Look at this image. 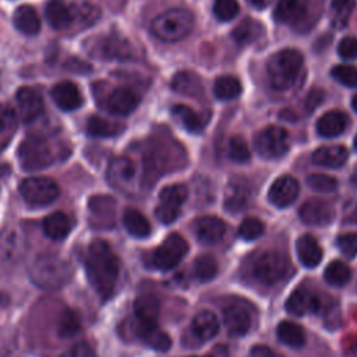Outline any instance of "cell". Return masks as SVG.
Instances as JSON below:
<instances>
[{
  "instance_id": "obj_39",
  "label": "cell",
  "mask_w": 357,
  "mask_h": 357,
  "mask_svg": "<svg viewBox=\"0 0 357 357\" xmlns=\"http://www.w3.org/2000/svg\"><path fill=\"white\" fill-rule=\"evenodd\" d=\"M79 331V319L78 315L71 310V308H64L57 319V326H56V332L57 336L61 339L66 337H71L74 335H77Z\"/></svg>"
},
{
  "instance_id": "obj_28",
  "label": "cell",
  "mask_w": 357,
  "mask_h": 357,
  "mask_svg": "<svg viewBox=\"0 0 357 357\" xmlns=\"http://www.w3.org/2000/svg\"><path fill=\"white\" fill-rule=\"evenodd\" d=\"M45 18L53 29H66L74 20L73 11L61 0H50L46 4Z\"/></svg>"
},
{
  "instance_id": "obj_17",
  "label": "cell",
  "mask_w": 357,
  "mask_h": 357,
  "mask_svg": "<svg viewBox=\"0 0 357 357\" xmlns=\"http://www.w3.org/2000/svg\"><path fill=\"white\" fill-rule=\"evenodd\" d=\"M284 307L291 315L314 314L321 308V300L314 291L300 287L290 294Z\"/></svg>"
},
{
  "instance_id": "obj_35",
  "label": "cell",
  "mask_w": 357,
  "mask_h": 357,
  "mask_svg": "<svg viewBox=\"0 0 357 357\" xmlns=\"http://www.w3.org/2000/svg\"><path fill=\"white\" fill-rule=\"evenodd\" d=\"M89 211L100 226H112L114 215V201L109 197H93L89 201Z\"/></svg>"
},
{
  "instance_id": "obj_37",
  "label": "cell",
  "mask_w": 357,
  "mask_h": 357,
  "mask_svg": "<svg viewBox=\"0 0 357 357\" xmlns=\"http://www.w3.org/2000/svg\"><path fill=\"white\" fill-rule=\"evenodd\" d=\"M213 93L220 100H233L241 93V84L233 75H222L213 82Z\"/></svg>"
},
{
  "instance_id": "obj_12",
  "label": "cell",
  "mask_w": 357,
  "mask_h": 357,
  "mask_svg": "<svg viewBox=\"0 0 357 357\" xmlns=\"http://www.w3.org/2000/svg\"><path fill=\"white\" fill-rule=\"evenodd\" d=\"M300 192V184L293 176H280L269 187L268 198L271 204L278 208H287L291 205Z\"/></svg>"
},
{
  "instance_id": "obj_32",
  "label": "cell",
  "mask_w": 357,
  "mask_h": 357,
  "mask_svg": "<svg viewBox=\"0 0 357 357\" xmlns=\"http://www.w3.org/2000/svg\"><path fill=\"white\" fill-rule=\"evenodd\" d=\"M134 174H135V166L130 158L119 156L110 162L107 176L114 185L131 181Z\"/></svg>"
},
{
  "instance_id": "obj_36",
  "label": "cell",
  "mask_w": 357,
  "mask_h": 357,
  "mask_svg": "<svg viewBox=\"0 0 357 357\" xmlns=\"http://www.w3.org/2000/svg\"><path fill=\"white\" fill-rule=\"evenodd\" d=\"M123 130V126L110 121L107 119H103L100 116H91L86 121V131L92 137L99 138H110L120 134Z\"/></svg>"
},
{
  "instance_id": "obj_26",
  "label": "cell",
  "mask_w": 357,
  "mask_h": 357,
  "mask_svg": "<svg viewBox=\"0 0 357 357\" xmlns=\"http://www.w3.org/2000/svg\"><path fill=\"white\" fill-rule=\"evenodd\" d=\"M191 331L199 340H211L219 332L218 317L208 310H202L192 318Z\"/></svg>"
},
{
  "instance_id": "obj_25",
  "label": "cell",
  "mask_w": 357,
  "mask_h": 357,
  "mask_svg": "<svg viewBox=\"0 0 357 357\" xmlns=\"http://www.w3.org/2000/svg\"><path fill=\"white\" fill-rule=\"evenodd\" d=\"M347 126V116L339 110H331L322 114L317 121V131L321 137L333 138L340 135Z\"/></svg>"
},
{
  "instance_id": "obj_38",
  "label": "cell",
  "mask_w": 357,
  "mask_h": 357,
  "mask_svg": "<svg viewBox=\"0 0 357 357\" xmlns=\"http://www.w3.org/2000/svg\"><path fill=\"white\" fill-rule=\"evenodd\" d=\"M276 333H278L279 340L290 347H300L305 343L304 331L301 329L300 325H297L294 322H290V321L280 322L278 325Z\"/></svg>"
},
{
  "instance_id": "obj_8",
  "label": "cell",
  "mask_w": 357,
  "mask_h": 357,
  "mask_svg": "<svg viewBox=\"0 0 357 357\" xmlns=\"http://www.w3.org/2000/svg\"><path fill=\"white\" fill-rule=\"evenodd\" d=\"M254 146L259 156L265 159H278L289 149V134L279 126H269L255 135Z\"/></svg>"
},
{
  "instance_id": "obj_16",
  "label": "cell",
  "mask_w": 357,
  "mask_h": 357,
  "mask_svg": "<svg viewBox=\"0 0 357 357\" xmlns=\"http://www.w3.org/2000/svg\"><path fill=\"white\" fill-rule=\"evenodd\" d=\"M53 102L64 112H73L81 107L84 98L79 88L71 81H60L50 91Z\"/></svg>"
},
{
  "instance_id": "obj_3",
  "label": "cell",
  "mask_w": 357,
  "mask_h": 357,
  "mask_svg": "<svg viewBox=\"0 0 357 357\" xmlns=\"http://www.w3.org/2000/svg\"><path fill=\"white\" fill-rule=\"evenodd\" d=\"M73 276L71 264L56 252H43L29 265V278L40 289L57 290Z\"/></svg>"
},
{
  "instance_id": "obj_40",
  "label": "cell",
  "mask_w": 357,
  "mask_h": 357,
  "mask_svg": "<svg viewBox=\"0 0 357 357\" xmlns=\"http://www.w3.org/2000/svg\"><path fill=\"white\" fill-rule=\"evenodd\" d=\"M354 1L353 0H332L331 4V21L337 29L344 28L353 14Z\"/></svg>"
},
{
  "instance_id": "obj_54",
  "label": "cell",
  "mask_w": 357,
  "mask_h": 357,
  "mask_svg": "<svg viewBox=\"0 0 357 357\" xmlns=\"http://www.w3.org/2000/svg\"><path fill=\"white\" fill-rule=\"evenodd\" d=\"M271 1L272 0H247V3L255 8H265L271 4Z\"/></svg>"
},
{
  "instance_id": "obj_48",
  "label": "cell",
  "mask_w": 357,
  "mask_h": 357,
  "mask_svg": "<svg viewBox=\"0 0 357 357\" xmlns=\"http://www.w3.org/2000/svg\"><path fill=\"white\" fill-rule=\"evenodd\" d=\"M264 233V223L257 218H245L238 226V236L243 240H255Z\"/></svg>"
},
{
  "instance_id": "obj_47",
  "label": "cell",
  "mask_w": 357,
  "mask_h": 357,
  "mask_svg": "<svg viewBox=\"0 0 357 357\" xmlns=\"http://www.w3.org/2000/svg\"><path fill=\"white\" fill-rule=\"evenodd\" d=\"M308 185L318 192H332L337 188V181L332 176L328 174H321V173H314L307 177Z\"/></svg>"
},
{
  "instance_id": "obj_42",
  "label": "cell",
  "mask_w": 357,
  "mask_h": 357,
  "mask_svg": "<svg viewBox=\"0 0 357 357\" xmlns=\"http://www.w3.org/2000/svg\"><path fill=\"white\" fill-rule=\"evenodd\" d=\"M192 273L197 280L208 282L213 279L218 273V262L211 255H201L194 261Z\"/></svg>"
},
{
  "instance_id": "obj_31",
  "label": "cell",
  "mask_w": 357,
  "mask_h": 357,
  "mask_svg": "<svg viewBox=\"0 0 357 357\" xmlns=\"http://www.w3.org/2000/svg\"><path fill=\"white\" fill-rule=\"evenodd\" d=\"M172 114L174 119L190 132H201L205 127L204 116L194 112L185 105H176L172 107Z\"/></svg>"
},
{
  "instance_id": "obj_18",
  "label": "cell",
  "mask_w": 357,
  "mask_h": 357,
  "mask_svg": "<svg viewBox=\"0 0 357 357\" xmlns=\"http://www.w3.org/2000/svg\"><path fill=\"white\" fill-rule=\"evenodd\" d=\"M194 233L202 244H216L223 238L226 225L218 216H201L194 223Z\"/></svg>"
},
{
  "instance_id": "obj_14",
  "label": "cell",
  "mask_w": 357,
  "mask_h": 357,
  "mask_svg": "<svg viewBox=\"0 0 357 357\" xmlns=\"http://www.w3.org/2000/svg\"><path fill=\"white\" fill-rule=\"evenodd\" d=\"M139 103V96L127 86L114 88L105 100V109L116 116L131 114Z\"/></svg>"
},
{
  "instance_id": "obj_7",
  "label": "cell",
  "mask_w": 357,
  "mask_h": 357,
  "mask_svg": "<svg viewBox=\"0 0 357 357\" xmlns=\"http://www.w3.org/2000/svg\"><path fill=\"white\" fill-rule=\"evenodd\" d=\"M20 194L28 205L45 206L57 199L60 188L59 184L50 177L33 176L21 181Z\"/></svg>"
},
{
  "instance_id": "obj_30",
  "label": "cell",
  "mask_w": 357,
  "mask_h": 357,
  "mask_svg": "<svg viewBox=\"0 0 357 357\" xmlns=\"http://www.w3.org/2000/svg\"><path fill=\"white\" fill-rule=\"evenodd\" d=\"M99 50L105 59L127 60L132 56L131 45L119 36H109L102 43H99Z\"/></svg>"
},
{
  "instance_id": "obj_6",
  "label": "cell",
  "mask_w": 357,
  "mask_h": 357,
  "mask_svg": "<svg viewBox=\"0 0 357 357\" xmlns=\"http://www.w3.org/2000/svg\"><path fill=\"white\" fill-rule=\"evenodd\" d=\"M194 17L185 8H170L152 20V33L165 42H177L184 39L192 29Z\"/></svg>"
},
{
  "instance_id": "obj_44",
  "label": "cell",
  "mask_w": 357,
  "mask_h": 357,
  "mask_svg": "<svg viewBox=\"0 0 357 357\" xmlns=\"http://www.w3.org/2000/svg\"><path fill=\"white\" fill-rule=\"evenodd\" d=\"M250 156L251 153L247 141L240 135L231 137L229 141V158L236 163H245Z\"/></svg>"
},
{
  "instance_id": "obj_22",
  "label": "cell",
  "mask_w": 357,
  "mask_h": 357,
  "mask_svg": "<svg viewBox=\"0 0 357 357\" xmlns=\"http://www.w3.org/2000/svg\"><path fill=\"white\" fill-rule=\"evenodd\" d=\"M74 226V222L71 219V216H68L64 212H53L50 215H47L43 220V231L45 234L52 238V240H57L61 241L63 238H66L71 229Z\"/></svg>"
},
{
  "instance_id": "obj_52",
  "label": "cell",
  "mask_w": 357,
  "mask_h": 357,
  "mask_svg": "<svg viewBox=\"0 0 357 357\" xmlns=\"http://www.w3.org/2000/svg\"><path fill=\"white\" fill-rule=\"evenodd\" d=\"M60 357H98V356L89 344L81 342V343L71 346Z\"/></svg>"
},
{
  "instance_id": "obj_13",
  "label": "cell",
  "mask_w": 357,
  "mask_h": 357,
  "mask_svg": "<svg viewBox=\"0 0 357 357\" xmlns=\"http://www.w3.org/2000/svg\"><path fill=\"white\" fill-rule=\"evenodd\" d=\"M20 117L24 123L36 120L43 113V98L40 92L31 86H21L15 95Z\"/></svg>"
},
{
  "instance_id": "obj_56",
  "label": "cell",
  "mask_w": 357,
  "mask_h": 357,
  "mask_svg": "<svg viewBox=\"0 0 357 357\" xmlns=\"http://www.w3.org/2000/svg\"><path fill=\"white\" fill-rule=\"evenodd\" d=\"M354 148L357 149V135H356V138H354Z\"/></svg>"
},
{
  "instance_id": "obj_50",
  "label": "cell",
  "mask_w": 357,
  "mask_h": 357,
  "mask_svg": "<svg viewBox=\"0 0 357 357\" xmlns=\"http://www.w3.org/2000/svg\"><path fill=\"white\" fill-rule=\"evenodd\" d=\"M337 53L342 59L346 60L357 59V39L351 36L343 38L337 46Z\"/></svg>"
},
{
  "instance_id": "obj_43",
  "label": "cell",
  "mask_w": 357,
  "mask_h": 357,
  "mask_svg": "<svg viewBox=\"0 0 357 357\" xmlns=\"http://www.w3.org/2000/svg\"><path fill=\"white\" fill-rule=\"evenodd\" d=\"M17 128V116L14 110L6 105H0V148H3L13 137Z\"/></svg>"
},
{
  "instance_id": "obj_9",
  "label": "cell",
  "mask_w": 357,
  "mask_h": 357,
  "mask_svg": "<svg viewBox=\"0 0 357 357\" xmlns=\"http://www.w3.org/2000/svg\"><path fill=\"white\" fill-rule=\"evenodd\" d=\"M188 251L187 241L177 233H173L165 238V241L153 251L152 265L159 271H170L178 265Z\"/></svg>"
},
{
  "instance_id": "obj_20",
  "label": "cell",
  "mask_w": 357,
  "mask_h": 357,
  "mask_svg": "<svg viewBox=\"0 0 357 357\" xmlns=\"http://www.w3.org/2000/svg\"><path fill=\"white\" fill-rule=\"evenodd\" d=\"M160 303L153 294H141L134 301V315L139 325H156Z\"/></svg>"
},
{
  "instance_id": "obj_51",
  "label": "cell",
  "mask_w": 357,
  "mask_h": 357,
  "mask_svg": "<svg viewBox=\"0 0 357 357\" xmlns=\"http://www.w3.org/2000/svg\"><path fill=\"white\" fill-rule=\"evenodd\" d=\"M244 201H245V192L243 191V187L236 185L231 194L226 197V208L230 211H238L244 206Z\"/></svg>"
},
{
  "instance_id": "obj_21",
  "label": "cell",
  "mask_w": 357,
  "mask_h": 357,
  "mask_svg": "<svg viewBox=\"0 0 357 357\" xmlns=\"http://www.w3.org/2000/svg\"><path fill=\"white\" fill-rule=\"evenodd\" d=\"M135 333L148 347L158 351H166L172 346L170 336L156 325H135Z\"/></svg>"
},
{
  "instance_id": "obj_23",
  "label": "cell",
  "mask_w": 357,
  "mask_h": 357,
  "mask_svg": "<svg viewBox=\"0 0 357 357\" xmlns=\"http://www.w3.org/2000/svg\"><path fill=\"white\" fill-rule=\"evenodd\" d=\"M349 158V151L343 145H329L321 146L312 153V163L324 167L336 169L346 163Z\"/></svg>"
},
{
  "instance_id": "obj_10",
  "label": "cell",
  "mask_w": 357,
  "mask_h": 357,
  "mask_svg": "<svg viewBox=\"0 0 357 357\" xmlns=\"http://www.w3.org/2000/svg\"><path fill=\"white\" fill-rule=\"evenodd\" d=\"M187 195L188 191L184 184L177 183L163 187L159 192V204L155 209L156 218L165 225L173 223L178 218L180 208L187 199Z\"/></svg>"
},
{
  "instance_id": "obj_45",
  "label": "cell",
  "mask_w": 357,
  "mask_h": 357,
  "mask_svg": "<svg viewBox=\"0 0 357 357\" xmlns=\"http://www.w3.org/2000/svg\"><path fill=\"white\" fill-rule=\"evenodd\" d=\"M335 81L347 86V88H357V68L349 64H339L335 66L331 71Z\"/></svg>"
},
{
  "instance_id": "obj_2",
  "label": "cell",
  "mask_w": 357,
  "mask_h": 357,
  "mask_svg": "<svg viewBox=\"0 0 357 357\" xmlns=\"http://www.w3.org/2000/svg\"><path fill=\"white\" fill-rule=\"evenodd\" d=\"M17 153L21 167L28 172L46 169L67 155L63 146L40 134L28 135L20 144Z\"/></svg>"
},
{
  "instance_id": "obj_46",
  "label": "cell",
  "mask_w": 357,
  "mask_h": 357,
  "mask_svg": "<svg viewBox=\"0 0 357 357\" xmlns=\"http://www.w3.org/2000/svg\"><path fill=\"white\" fill-rule=\"evenodd\" d=\"M240 11L237 0H215L213 14L220 21H231Z\"/></svg>"
},
{
  "instance_id": "obj_49",
  "label": "cell",
  "mask_w": 357,
  "mask_h": 357,
  "mask_svg": "<svg viewBox=\"0 0 357 357\" xmlns=\"http://www.w3.org/2000/svg\"><path fill=\"white\" fill-rule=\"evenodd\" d=\"M337 247L343 255L353 258L357 255V233L350 231L337 237Z\"/></svg>"
},
{
  "instance_id": "obj_34",
  "label": "cell",
  "mask_w": 357,
  "mask_h": 357,
  "mask_svg": "<svg viewBox=\"0 0 357 357\" xmlns=\"http://www.w3.org/2000/svg\"><path fill=\"white\" fill-rule=\"evenodd\" d=\"M123 223L127 231L137 238H144L151 233V225L148 219L137 209H126L123 215Z\"/></svg>"
},
{
  "instance_id": "obj_19",
  "label": "cell",
  "mask_w": 357,
  "mask_h": 357,
  "mask_svg": "<svg viewBox=\"0 0 357 357\" xmlns=\"http://www.w3.org/2000/svg\"><path fill=\"white\" fill-rule=\"evenodd\" d=\"M308 14V0H279L275 8V20L284 25H296Z\"/></svg>"
},
{
  "instance_id": "obj_24",
  "label": "cell",
  "mask_w": 357,
  "mask_h": 357,
  "mask_svg": "<svg viewBox=\"0 0 357 357\" xmlns=\"http://www.w3.org/2000/svg\"><path fill=\"white\" fill-rule=\"evenodd\" d=\"M296 251L300 262L307 268L317 266L322 259V248L311 234H303L298 237Z\"/></svg>"
},
{
  "instance_id": "obj_33",
  "label": "cell",
  "mask_w": 357,
  "mask_h": 357,
  "mask_svg": "<svg viewBox=\"0 0 357 357\" xmlns=\"http://www.w3.org/2000/svg\"><path fill=\"white\" fill-rule=\"evenodd\" d=\"M262 33H264V26L261 25L259 21L252 18H245L233 29L231 36L238 45H250L257 39H259Z\"/></svg>"
},
{
  "instance_id": "obj_53",
  "label": "cell",
  "mask_w": 357,
  "mask_h": 357,
  "mask_svg": "<svg viewBox=\"0 0 357 357\" xmlns=\"http://www.w3.org/2000/svg\"><path fill=\"white\" fill-rule=\"evenodd\" d=\"M251 357H279L266 346H255L251 349Z\"/></svg>"
},
{
  "instance_id": "obj_29",
  "label": "cell",
  "mask_w": 357,
  "mask_h": 357,
  "mask_svg": "<svg viewBox=\"0 0 357 357\" xmlns=\"http://www.w3.org/2000/svg\"><path fill=\"white\" fill-rule=\"evenodd\" d=\"M174 92L187 96H199L202 93L201 78L192 71H180L172 79Z\"/></svg>"
},
{
  "instance_id": "obj_57",
  "label": "cell",
  "mask_w": 357,
  "mask_h": 357,
  "mask_svg": "<svg viewBox=\"0 0 357 357\" xmlns=\"http://www.w3.org/2000/svg\"><path fill=\"white\" fill-rule=\"evenodd\" d=\"M354 220L357 222V209H356V212H354Z\"/></svg>"
},
{
  "instance_id": "obj_15",
  "label": "cell",
  "mask_w": 357,
  "mask_h": 357,
  "mask_svg": "<svg viewBox=\"0 0 357 357\" xmlns=\"http://www.w3.org/2000/svg\"><path fill=\"white\" fill-rule=\"evenodd\" d=\"M223 321L230 335L243 336L250 331L251 314L240 301L229 303L223 308Z\"/></svg>"
},
{
  "instance_id": "obj_41",
  "label": "cell",
  "mask_w": 357,
  "mask_h": 357,
  "mask_svg": "<svg viewBox=\"0 0 357 357\" xmlns=\"http://www.w3.org/2000/svg\"><path fill=\"white\" fill-rule=\"evenodd\" d=\"M325 280L332 286H344L351 279L350 268L342 261H332L325 269Z\"/></svg>"
},
{
  "instance_id": "obj_55",
  "label": "cell",
  "mask_w": 357,
  "mask_h": 357,
  "mask_svg": "<svg viewBox=\"0 0 357 357\" xmlns=\"http://www.w3.org/2000/svg\"><path fill=\"white\" fill-rule=\"evenodd\" d=\"M351 107L354 109V112H357V93L351 98Z\"/></svg>"
},
{
  "instance_id": "obj_27",
  "label": "cell",
  "mask_w": 357,
  "mask_h": 357,
  "mask_svg": "<svg viewBox=\"0 0 357 357\" xmlns=\"http://www.w3.org/2000/svg\"><path fill=\"white\" fill-rule=\"evenodd\" d=\"M14 26L25 35H36L40 31V18L31 6H20L13 14Z\"/></svg>"
},
{
  "instance_id": "obj_1",
  "label": "cell",
  "mask_w": 357,
  "mask_h": 357,
  "mask_svg": "<svg viewBox=\"0 0 357 357\" xmlns=\"http://www.w3.org/2000/svg\"><path fill=\"white\" fill-rule=\"evenodd\" d=\"M84 266L89 284L103 301L109 300L120 273V261L116 252L105 240L95 238L86 248Z\"/></svg>"
},
{
  "instance_id": "obj_5",
  "label": "cell",
  "mask_w": 357,
  "mask_h": 357,
  "mask_svg": "<svg viewBox=\"0 0 357 357\" xmlns=\"http://www.w3.org/2000/svg\"><path fill=\"white\" fill-rule=\"evenodd\" d=\"M303 56L296 49H283L273 53L266 64V73L273 89L286 91L291 88L301 71Z\"/></svg>"
},
{
  "instance_id": "obj_11",
  "label": "cell",
  "mask_w": 357,
  "mask_h": 357,
  "mask_svg": "<svg viewBox=\"0 0 357 357\" xmlns=\"http://www.w3.org/2000/svg\"><path fill=\"white\" fill-rule=\"evenodd\" d=\"M298 215L305 225L326 226L335 218V208L325 199L311 198L301 205Z\"/></svg>"
},
{
  "instance_id": "obj_4",
  "label": "cell",
  "mask_w": 357,
  "mask_h": 357,
  "mask_svg": "<svg viewBox=\"0 0 357 357\" xmlns=\"http://www.w3.org/2000/svg\"><path fill=\"white\" fill-rule=\"evenodd\" d=\"M247 269L257 283L275 286L286 278L290 269V261L286 254L278 250H264L250 258Z\"/></svg>"
}]
</instances>
